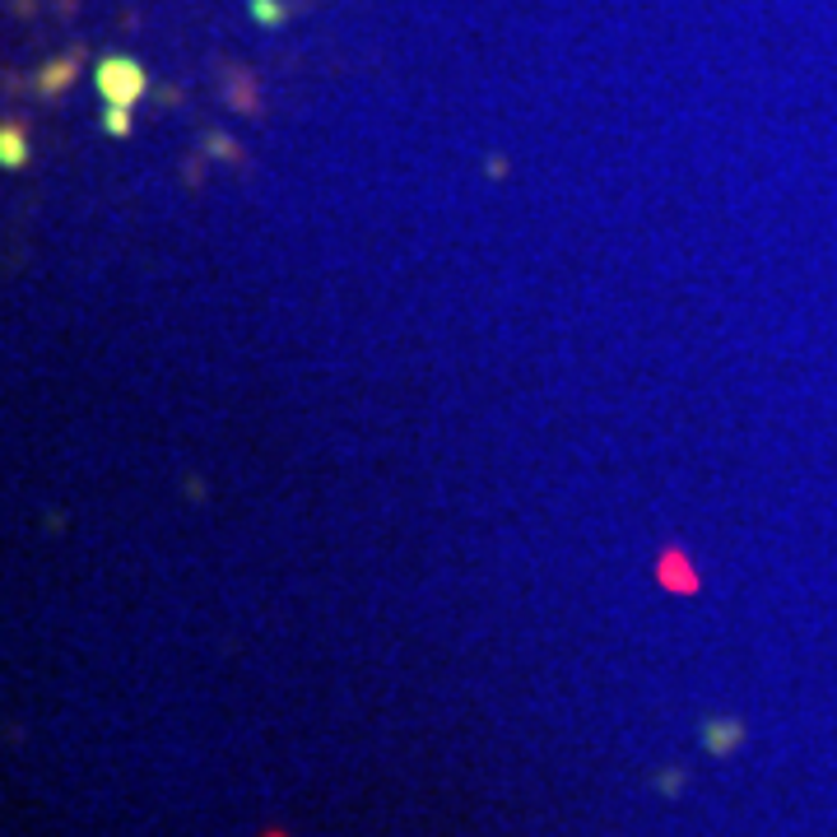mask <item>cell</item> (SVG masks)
I'll return each mask as SVG.
<instances>
[{
  "label": "cell",
  "instance_id": "cell-6",
  "mask_svg": "<svg viewBox=\"0 0 837 837\" xmlns=\"http://www.w3.org/2000/svg\"><path fill=\"white\" fill-rule=\"evenodd\" d=\"M247 14L256 19L260 28H279L289 19V5H284V0H247Z\"/></svg>",
  "mask_w": 837,
  "mask_h": 837
},
{
  "label": "cell",
  "instance_id": "cell-7",
  "mask_svg": "<svg viewBox=\"0 0 837 837\" xmlns=\"http://www.w3.org/2000/svg\"><path fill=\"white\" fill-rule=\"evenodd\" d=\"M205 154H219V159H229V163H242V159H247V154H242V144L237 140H229V136H223V130H205Z\"/></svg>",
  "mask_w": 837,
  "mask_h": 837
},
{
  "label": "cell",
  "instance_id": "cell-3",
  "mask_svg": "<svg viewBox=\"0 0 837 837\" xmlns=\"http://www.w3.org/2000/svg\"><path fill=\"white\" fill-rule=\"evenodd\" d=\"M740 740H744V725L735 717H712V721L702 725V744H707V754H717V758L735 754Z\"/></svg>",
  "mask_w": 837,
  "mask_h": 837
},
{
  "label": "cell",
  "instance_id": "cell-4",
  "mask_svg": "<svg viewBox=\"0 0 837 837\" xmlns=\"http://www.w3.org/2000/svg\"><path fill=\"white\" fill-rule=\"evenodd\" d=\"M223 98H229L233 112H260V103H256V80H252L247 70H233V74H229V89H223Z\"/></svg>",
  "mask_w": 837,
  "mask_h": 837
},
{
  "label": "cell",
  "instance_id": "cell-1",
  "mask_svg": "<svg viewBox=\"0 0 837 837\" xmlns=\"http://www.w3.org/2000/svg\"><path fill=\"white\" fill-rule=\"evenodd\" d=\"M93 89L103 93V103L136 107L149 93V74L136 56H103V61L93 66Z\"/></svg>",
  "mask_w": 837,
  "mask_h": 837
},
{
  "label": "cell",
  "instance_id": "cell-5",
  "mask_svg": "<svg viewBox=\"0 0 837 837\" xmlns=\"http://www.w3.org/2000/svg\"><path fill=\"white\" fill-rule=\"evenodd\" d=\"M0 163L5 167H24L28 163V140H24V130H19L14 121L0 126Z\"/></svg>",
  "mask_w": 837,
  "mask_h": 837
},
{
  "label": "cell",
  "instance_id": "cell-8",
  "mask_svg": "<svg viewBox=\"0 0 837 837\" xmlns=\"http://www.w3.org/2000/svg\"><path fill=\"white\" fill-rule=\"evenodd\" d=\"M103 130H107L112 140H126V136H130V107L107 103V112H103Z\"/></svg>",
  "mask_w": 837,
  "mask_h": 837
},
{
  "label": "cell",
  "instance_id": "cell-2",
  "mask_svg": "<svg viewBox=\"0 0 837 837\" xmlns=\"http://www.w3.org/2000/svg\"><path fill=\"white\" fill-rule=\"evenodd\" d=\"M80 61H84V47H74L70 56H61V61H47L43 70H37V93H43V98H56V93H66L70 80L80 74Z\"/></svg>",
  "mask_w": 837,
  "mask_h": 837
}]
</instances>
